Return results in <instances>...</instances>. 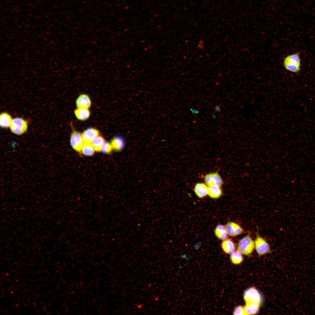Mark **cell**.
<instances>
[{
  "instance_id": "21",
  "label": "cell",
  "mask_w": 315,
  "mask_h": 315,
  "mask_svg": "<svg viewBox=\"0 0 315 315\" xmlns=\"http://www.w3.org/2000/svg\"><path fill=\"white\" fill-rule=\"evenodd\" d=\"M113 150L111 143L104 141L102 146L101 152L105 154H109L111 153Z\"/></svg>"
},
{
  "instance_id": "3",
  "label": "cell",
  "mask_w": 315,
  "mask_h": 315,
  "mask_svg": "<svg viewBox=\"0 0 315 315\" xmlns=\"http://www.w3.org/2000/svg\"><path fill=\"white\" fill-rule=\"evenodd\" d=\"M28 127L27 122L20 118H15L12 120L10 126L11 132L17 135H21L25 132Z\"/></svg>"
},
{
  "instance_id": "19",
  "label": "cell",
  "mask_w": 315,
  "mask_h": 315,
  "mask_svg": "<svg viewBox=\"0 0 315 315\" xmlns=\"http://www.w3.org/2000/svg\"><path fill=\"white\" fill-rule=\"evenodd\" d=\"M104 141V138L100 135L97 136L94 140L92 144L96 151L101 152L102 146Z\"/></svg>"
},
{
  "instance_id": "6",
  "label": "cell",
  "mask_w": 315,
  "mask_h": 315,
  "mask_svg": "<svg viewBox=\"0 0 315 315\" xmlns=\"http://www.w3.org/2000/svg\"><path fill=\"white\" fill-rule=\"evenodd\" d=\"M254 242L255 247L259 255L262 256L270 252V247L268 243L262 237L257 236Z\"/></svg>"
},
{
  "instance_id": "14",
  "label": "cell",
  "mask_w": 315,
  "mask_h": 315,
  "mask_svg": "<svg viewBox=\"0 0 315 315\" xmlns=\"http://www.w3.org/2000/svg\"><path fill=\"white\" fill-rule=\"evenodd\" d=\"M220 187L214 185L208 186V195L209 196L213 199H217L220 197L222 194V191Z\"/></svg>"
},
{
  "instance_id": "10",
  "label": "cell",
  "mask_w": 315,
  "mask_h": 315,
  "mask_svg": "<svg viewBox=\"0 0 315 315\" xmlns=\"http://www.w3.org/2000/svg\"><path fill=\"white\" fill-rule=\"evenodd\" d=\"M194 190L196 195L199 198L204 197L208 194V187L204 183H197L195 186Z\"/></svg>"
},
{
  "instance_id": "8",
  "label": "cell",
  "mask_w": 315,
  "mask_h": 315,
  "mask_svg": "<svg viewBox=\"0 0 315 315\" xmlns=\"http://www.w3.org/2000/svg\"><path fill=\"white\" fill-rule=\"evenodd\" d=\"M204 179L206 184L208 186L214 185L220 187L223 184L222 178L217 172L208 174L204 176Z\"/></svg>"
},
{
  "instance_id": "24",
  "label": "cell",
  "mask_w": 315,
  "mask_h": 315,
  "mask_svg": "<svg viewBox=\"0 0 315 315\" xmlns=\"http://www.w3.org/2000/svg\"><path fill=\"white\" fill-rule=\"evenodd\" d=\"M190 110L191 111L192 114H196L199 113V111L197 109H195L193 107L191 106L190 108Z\"/></svg>"
},
{
  "instance_id": "17",
  "label": "cell",
  "mask_w": 315,
  "mask_h": 315,
  "mask_svg": "<svg viewBox=\"0 0 315 315\" xmlns=\"http://www.w3.org/2000/svg\"><path fill=\"white\" fill-rule=\"evenodd\" d=\"M215 234L217 237L222 240H224L228 237L225 226L222 225H218L215 230Z\"/></svg>"
},
{
  "instance_id": "9",
  "label": "cell",
  "mask_w": 315,
  "mask_h": 315,
  "mask_svg": "<svg viewBox=\"0 0 315 315\" xmlns=\"http://www.w3.org/2000/svg\"><path fill=\"white\" fill-rule=\"evenodd\" d=\"M78 108L88 109L91 106V102L89 96L86 94L80 95L76 101Z\"/></svg>"
},
{
  "instance_id": "16",
  "label": "cell",
  "mask_w": 315,
  "mask_h": 315,
  "mask_svg": "<svg viewBox=\"0 0 315 315\" xmlns=\"http://www.w3.org/2000/svg\"><path fill=\"white\" fill-rule=\"evenodd\" d=\"M260 305L255 303H246L244 307L246 315L254 314L259 311Z\"/></svg>"
},
{
  "instance_id": "5",
  "label": "cell",
  "mask_w": 315,
  "mask_h": 315,
  "mask_svg": "<svg viewBox=\"0 0 315 315\" xmlns=\"http://www.w3.org/2000/svg\"><path fill=\"white\" fill-rule=\"evenodd\" d=\"M70 144L73 149L79 153H81L82 148L84 145L82 134L77 131L73 130L70 136Z\"/></svg>"
},
{
  "instance_id": "12",
  "label": "cell",
  "mask_w": 315,
  "mask_h": 315,
  "mask_svg": "<svg viewBox=\"0 0 315 315\" xmlns=\"http://www.w3.org/2000/svg\"><path fill=\"white\" fill-rule=\"evenodd\" d=\"M12 119L11 116L8 113L4 112L0 114V125L3 128H7L10 127Z\"/></svg>"
},
{
  "instance_id": "22",
  "label": "cell",
  "mask_w": 315,
  "mask_h": 315,
  "mask_svg": "<svg viewBox=\"0 0 315 315\" xmlns=\"http://www.w3.org/2000/svg\"><path fill=\"white\" fill-rule=\"evenodd\" d=\"M225 228L228 235L232 237L236 236L233 222H230L227 223L225 226Z\"/></svg>"
},
{
  "instance_id": "4",
  "label": "cell",
  "mask_w": 315,
  "mask_h": 315,
  "mask_svg": "<svg viewBox=\"0 0 315 315\" xmlns=\"http://www.w3.org/2000/svg\"><path fill=\"white\" fill-rule=\"evenodd\" d=\"M243 298L246 303H255L260 305L262 302L261 295L254 287L249 288L245 290Z\"/></svg>"
},
{
  "instance_id": "15",
  "label": "cell",
  "mask_w": 315,
  "mask_h": 315,
  "mask_svg": "<svg viewBox=\"0 0 315 315\" xmlns=\"http://www.w3.org/2000/svg\"><path fill=\"white\" fill-rule=\"evenodd\" d=\"M76 117L78 120H85L88 119L90 116V112L88 109L78 108L74 111Z\"/></svg>"
},
{
  "instance_id": "1",
  "label": "cell",
  "mask_w": 315,
  "mask_h": 315,
  "mask_svg": "<svg viewBox=\"0 0 315 315\" xmlns=\"http://www.w3.org/2000/svg\"><path fill=\"white\" fill-rule=\"evenodd\" d=\"M283 65L286 70L293 73H298L301 66L300 53L297 52L287 56L284 59Z\"/></svg>"
},
{
  "instance_id": "13",
  "label": "cell",
  "mask_w": 315,
  "mask_h": 315,
  "mask_svg": "<svg viewBox=\"0 0 315 315\" xmlns=\"http://www.w3.org/2000/svg\"><path fill=\"white\" fill-rule=\"evenodd\" d=\"M221 247L223 251L226 254H231L235 251V246L230 239H226L222 242Z\"/></svg>"
},
{
  "instance_id": "23",
  "label": "cell",
  "mask_w": 315,
  "mask_h": 315,
  "mask_svg": "<svg viewBox=\"0 0 315 315\" xmlns=\"http://www.w3.org/2000/svg\"><path fill=\"white\" fill-rule=\"evenodd\" d=\"M233 314L234 315H246L244 307L240 305L236 307L234 309Z\"/></svg>"
},
{
  "instance_id": "2",
  "label": "cell",
  "mask_w": 315,
  "mask_h": 315,
  "mask_svg": "<svg viewBox=\"0 0 315 315\" xmlns=\"http://www.w3.org/2000/svg\"><path fill=\"white\" fill-rule=\"evenodd\" d=\"M254 247V242L249 236L247 235L239 241L237 250L242 254L249 255L252 253Z\"/></svg>"
},
{
  "instance_id": "25",
  "label": "cell",
  "mask_w": 315,
  "mask_h": 315,
  "mask_svg": "<svg viewBox=\"0 0 315 315\" xmlns=\"http://www.w3.org/2000/svg\"><path fill=\"white\" fill-rule=\"evenodd\" d=\"M221 103H220L218 104V105H217L214 107V109L215 110V111L216 112H219L220 111L221 109L220 107L221 106Z\"/></svg>"
},
{
  "instance_id": "18",
  "label": "cell",
  "mask_w": 315,
  "mask_h": 315,
  "mask_svg": "<svg viewBox=\"0 0 315 315\" xmlns=\"http://www.w3.org/2000/svg\"><path fill=\"white\" fill-rule=\"evenodd\" d=\"M241 253L238 251H234L231 253L230 259L232 262L234 264H239L243 260V258Z\"/></svg>"
},
{
  "instance_id": "11",
  "label": "cell",
  "mask_w": 315,
  "mask_h": 315,
  "mask_svg": "<svg viewBox=\"0 0 315 315\" xmlns=\"http://www.w3.org/2000/svg\"><path fill=\"white\" fill-rule=\"evenodd\" d=\"M113 150L117 151L121 150L125 146V142L121 137L117 136L113 138L111 141Z\"/></svg>"
},
{
  "instance_id": "20",
  "label": "cell",
  "mask_w": 315,
  "mask_h": 315,
  "mask_svg": "<svg viewBox=\"0 0 315 315\" xmlns=\"http://www.w3.org/2000/svg\"><path fill=\"white\" fill-rule=\"evenodd\" d=\"M95 151L92 144H84L81 153L85 156H91L94 154Z\"/></svg>"
},
{
  "instance_id": "26",
  "label": "cell",
  "mask_w": 315,
  "mask_h": 315,
  "mask_svg": "<svg viewBox=\"0 0 315 315\" xmlns=\"http://www.w3.org/2000/svg\"><path fill=\"white\" fill-rule=\"evenodd\" d=\"M212 116L213 118L214 119H216L217 118L216 116L214 113H213L212 114Z\"/></svg>"
},
{
  "instance_id": "7",
  "label": "cell",
  "mask_w": 315,
  "mask_h": 315,
  "mask_svg": "<svg viewBox=\"0 0 315 315\" xmlns=\"http://www.w3.org/2000/svg\"><path fill=\"white\" fill-rule=\"evenodd\" d=\"M99 134L98 130L94 128H89L86 129L82 134L84 144H92L94 140Z\"/></svg>"
}]
</instances>
